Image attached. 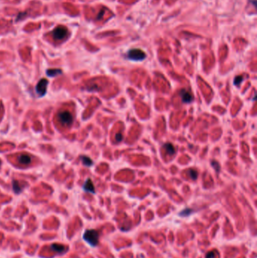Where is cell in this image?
Segmentation results:
<instances>
[{"instance_id":"1","label":"cell","mask_w":257,"mask_h":258,"mask_svg":"<svg viewBox=\"0 0 257 258\" xmlns=\"http://www.w3.org/2000/svg\"><path fill=\"white\" fill-rule=\"evenodd\" d=\"M83 238L92 247H95L98 245L99 233L94 229L86 230L83 235Z\"/></svg>"},{"instance_id":"2","label":"cell","mask_w":257,"mask_h":258,"mask_svg":"<svg viewBox=\"0 0 257 258\" xmlns=\"http://www.w3.org/2000/svg\"><path fill=\"white\" fill-rule=\"evenodd\" d=\"M57 117H58V119H59L60 122L66 126H70L73 122V117L72 116L71 113L69 111H62L60 112L57 115Z\"/></svg>"},{"instance_id":"3","label":"cell","mask_w":257,"mask_h":258,"mask_svg":"<svg viewBox=\"0 0 257 258\" xmlns=\"http://www.w3.org/2000/svg\"><path fill=\"white\" fill-rule=\"evenodd\" d=\"M146 55L145 52L140 49H131L127 53V57L131 61H143L146 58Z\"/></svg>"},{"instance_id":"4","label":"cell","mask_w":257,"mask_h":258,"mask_svg":"<svg viewBox=\"0 0 257 258\" xmlns=\"http://www.w3.org/2000/svg\"><path fill=\"white\" fill-rule=\"evenodd\" d=\"M67 29L63 26H58L53 31V36L56 40L63 39L67 36Z\"/></svg>"},{"instance_id":"5","label":"cell","mask_w":257,"mask_h":258,"mask_svg":"<svg viewBox=\"0 0 257 258\" xmlns=\"http://www.w3.org/2000/svg\"><path fill=\"white\" fill-rule=\"evenodd\" d=\"M48 85V81L45 79H42L41 80L38 82L37 85H36V92L37 94L40 95V96H42V95L45 94L46 93L47 91V86Z\"/></svg>"},{"instance_id":"6","label":"cell","mask_w":257,"mask_h":258,"mask_svg":"<svg viewBox=\"0 0 257 258\" xmlns=\"http://www.w3.org/2000/svg\"><path fill=\"white\" fill-rule=\"evenodd\" d=\"M180 95L181 96V98L182 100V102L186 103V104H189L191 101H192L193 97L192 94L190 92H187L186 90L182 89L180 92Z\"/></svg>"},{"instance_id":"7","label":"cell","mask_w":257,"mask_h":258,"mask_svg":"<svg viewBox=\"0 0 257 258\" xmlns=\"http://www.w3.org/2000/svg\"><path fill=\"white\" fill-rule=\"evenodd\" d=\"M83 190L85 192H91V193H95V188L93 184V182L91 179H88L85 181L84 186H83Z\"/></svg>"},{"instance_id":"8","label":"cell","mask_w":257,"mask_h":258,"mask_svg":"<svg viewBox=\"0 0 257 258\" xmlns=\"http://www.w3.org/2000/svg\"><path fill=\"white\" fill-rule=\"evenodd\" d=\"M18 161L22 165H29L31 162V158L27 154H21L18 157Z\"/></svg>"},{"instance_id":"9","label":"cell","mask_w":257,"mask_h":258,"mask_svg":"<svg viewBox=\"0 0 257 258\" xmlns=\"http://www.w3.org/2000/svg\"><path fill=\"white\" fill-rule=\"evenodd\" d=\"M51 248L52 250H54V251H56V252L58 253H63L66 251V247L63 245H59V244H53L51 246Z\"/></svg>"},{"instance_id":"10","label":"cell","mask_w":257,"mask_h":258,"mask_svg":"<svg viewBox=\"0 0 257 258\" xmlns=\"http://www.w3.org/2000/svg\"><path fill=\"white\" fill-rule=\"evenodd\" d=\"M46 73L48 76L54 77V76H56V75H60L61 73H62V70H59V69H50V70H47Z\"/></svg>"},{"instance_id":"11","label":"cell","mask_w":257,"mask_h":258,"mask_svg":"<svg viewBox=\"0 0 257 258\" xmlns=\"http://www.w3.org/2000/svg\"><path fill=\"white\" fill-rule=\"evenodd\" d=\"M164 148L165 149V150L167 151V152H168V154L173 155L175 153V151H176L175 148H174V147L172 145L171 143H165L164 145Z\"/></svg>"},{"instance_id":"12","label":"cell","mask_w":257,"mask_h":258,"mask_svg":"<svg viewBox=\"0 0 257 258\" xmlns=\"http://www.w3.org/2000/svg\"><path fill=\"white\" fill-rule=\"evenodd\" d=\"M81 159H82V162H83V164H84L85 166H91L92 164H93L92 160H91L89 157H88V156H83L81 157Z\"/></svg>"},{"instance_id":"13","label":"cell","mask_w":257,"mask_h":258,"mask_svg":"<svg viewBox=\"0 0 257 258\" xmlns=\"http://www.w3.org/2000/svg\"><path fill=\"white\" fill-rule=\"evenodd\" d=\"M13 190L16 193H20L21 192V187L18 181H13Z\"/></svg>"},{"instance_id":"14","label":"cell","mask_w":257,"mask_h":258,"mask_svg":"<svg viewBox=\"0 0 257 258\" xmlns=\"http://www.w3.org/2000/svg\"><path fill=\"white\" fill-rule=\"evenodd\" d=\"M188 173L189 174L190 178H191L192 180H196L197 178H198V173H197L196 171L191 169V170H189Z\"/></svg>"},{"instance_id":"15","label":"cell","mask_w":257,"mask_h":258,"mask_svg":"<svg viewBox=\"0 0 257 258\" xmlns=\"http://www.w3.org/2000/svg\"><path fill=\"white\" fill-rule=\"evenodd\" d=\"M244 80V78L242 75H238L237 77L234 79V85H239L241 82H242V81Z\"/></svg>"},{"instance_id":"16","label":"cell","mask_w":257,"mask_h":258,"mask_svg":"<svg viewBox=\"0 0 257 258\" xmlns=\"http://www.w3.org/2000/svg\"><path fill=\"white\" fill-rule=\"evenodd\" d=\"M191 212H192V210L191 209L183 210V211H182L181 212L180 214V215H181V216H187V215L191 213Z\"/></svg>"},{"instance_id":"17","label":"cell","mask_w":257,"mask_h":258,"mask_svg":"<svg viewBox=\"0 0 257 258\" xmlns=\"http://www.w3.org/2000/svg\"><path fill=\"white\" fill-rule=\"evenodd\" d=\"M122 135H121V134H117V135H115V139H116V140H117V141L118 142H119V141H122Z\"/></svg>"},{"instance_id":"18","label":"cell","mask_w":257,"mask_h":258,"mask_svg":"<svg viewBox=\"0 0 257 258\" xmlns=\"http://www.w3.org/2000/svg\"><path fill=\"white\" fill-rule=\"evenodd\" d=\"M213 257H214V254L213 253H208L206 258H213Z\"/></svg>"}]
</instances>
